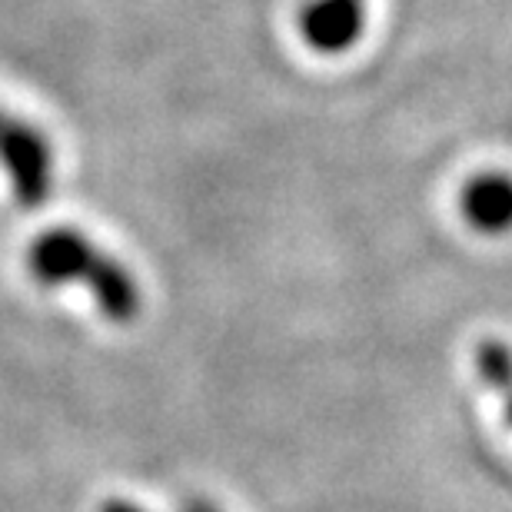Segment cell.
Instances as JSON below:
<instances>
[{"label": "cell", "mask_w": 512, "mask_h": 512, "mask_svg": "<svg viewBox=\"0 0 512 512\" xmlns=\"http://www.w3.org/2000/svg\"><path fill=\"white\" fill-rule=\"evenodd\" d=\"M27 263L34 280L44 286L84 283L110 323H130L140 316L143 296L137 276L110 253L97 250L80 230L57 227L40 233L27 253Z\"/></svg>", "instance_id": "1"}, {"label": "cell", "mask_w": 512, "mask_h": 512, "mask_svg": "<svg viewBox=\"0 0 512 512\" xmlns=\"http://www.w3.org/2000/svg\"><path fill=\"white\" fill-rule=\"evenodd\" d=\"M476 366L479 376L486 380L489 389L496 393H512V350L503 340H486L476 350Z\"/></svg>", "instance_id": "4"}, {"label": "cell", "mask_w": 512, "mask_h": 512, "mask_svg": "<svg viewBox=\"0 0 512 512\" xmlns=\"http://www.w3.org/2000/svg\"><path fill=\"white\" fill-rule=\"evenodd\" d=\"M459 210L476 233L499 237L512 230V177L509 173H479L459 193Z\"/></svg>", "instance_id": "3"}, {"label": "cell", "mask_w": 512, "mask_h": 512, "mask_svg": "<svg viewBox=\"0 0 512 512\" xmlns=\"http://www.w3.org/2000/svg\"><path fill=\"white\" fill-rule=\"evenodd\" d=\"M0 167L7 170L20 207H40L54 190V147L27 120H0Z\"/></svg>", "instance_id": "2"}, {"label": "cell", "mask_w": 512, "mask_h": 512, "mask_svg": "<svg viewBox=\"0 0 512 512\" xmlns=\"http://www.w3.org/2000/svg\"><path fill=\"white\" fill-rule=\"evenodd\" d=\"M100 512H147V509H140L137 503H130V499H107V503L100 506Z\"/></svg>", "instance_id": "5"}, {"label": "cell", "mask_w": 512, "mask_h": 512, "mask_svg": "<svg viewBox=\"0 0 512 512\" xmlns=\"http://www.w3.org/2000/svg\"><path fill=\"white\" fill-rule=\"evenodd\" d=\"M4 117H7V110H4V107H0V120H4Z\"/></svg>", "instance_id": "8"}, {"label": "cell", "mask_w": 512, "mask_h": 512, "mask_svg": "<svg viewBox=\"0 0 512 512\" xmlns=\"http://www.w3.org/2000/svg\"><path fill=\"white\" fill-rule=\"evenodd\" d=\"M506 423L512 426V393H509V403H506Z\"/></svg>", "instance_id": "7"}, {"label": "cell", "mask_w": 512, "mask_h": 512, "mask_svg": "<svg viewBox=\"0 0 512 512\" xmlns=\"http://www.w3.org/2000/svg\"><path fill=\"white\" fill-rule=\"evenodd\" d=\"M180 512H220V506H213L210 499H190V503H183Z\"/></svg>", "instance_id": "6"}]
</instances>
